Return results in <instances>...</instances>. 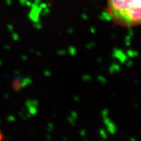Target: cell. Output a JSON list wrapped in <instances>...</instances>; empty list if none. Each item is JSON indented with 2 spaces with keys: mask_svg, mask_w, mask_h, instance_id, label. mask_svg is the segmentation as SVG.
<instances>
[{
  "mask_svg": "<svg viewBox=\"0 0 141 141\" xmlns=\"http://www.w3.org/2000/svg\"><path fill=\"white\" fill-rule=\"evenodd\" d=\"M105 11L116 26L131 28L141 24V0H107Z\"/></svg>",
  "mask_w": 141,
  "mask_h": 141,
  "instance_id": "obj_1",
  "label": "cell"
},
{
  "mask_svg": "<svg viewBox=\"0 0 141 141\" xmlns=\"http://www.w3.org/2000/svg\"><path fill=\"white\" fill-rule=\"evenodd\" d=\"M3 139V135L1 131L0 130V141H2Z\"/></svg>",
  "mask_w": 141,
  "mask_h": 141,
  "instance_id": "obj_2",
  "label": "cell"
}]
</instances>
